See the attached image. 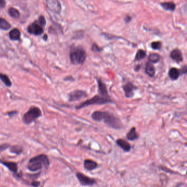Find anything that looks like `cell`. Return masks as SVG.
I'll list each match as a JSON object with an SVG mask.
<instances>
[{"label":"cell","mask_w":187,"mask_h":187,"mask_svg":"<svg viewBox=\"0 0 187 187\" xmlns=\"http://www.w3.org/2000/svg\"><path fill=\"white\" fill-rule=\"evenodd\" d=\"M5 3H6V2H5V0H0V6L2 8H3L5 6V5H6Z\"/></svg>","instance_id":"34"},{"label":"cell","mask_w":187,"mask_h":187,"mask_svg":"<svg viewBox=\"0 0 187 187\" xmlns=\"http://www.w3.org/2000/svg\"><path fill=\"white\" fill-rule=\"evenodd\" d=\"M48 9L54 13L59 14L61 12V5L58 0H47Z\"/></svg>","instance_id":"7"},{"label":"cell","mask_w":187,"mask_h":187,"mask_svg":"<svg viewBox=\"0 0 187 187\" xmlns=\"http://www.w3.org/2000/svg\"><path fill=\"white\" fill-rule=\"evenodd\" d=\"M43 39L44 40H47V36L46 34H45L44 36H43Z\"/></svg>","instance_id":"37"},{"label":"cell","mask_w":187,"mask_h":187,"mask_svg":"<svg viewBox=\"0 0 187 187\" xmlns=\"http://www.w3.org/2000/svg\"><path fill=\"white\" fill-rule=\"evenodd\" d=\"M148 60L151 63H157L160 60V56L159 54H150L148 56Z\"/></svg>","instance_id":"22"},{"label":"cell","mask_w":187,"mask_h":187,"mask_svg":"<svg viewBox=\"0 0 187 187\" xmlns=\"http://www.w3.org/2000/svg\"><path fill=\"white\" fill-rule=\"evenodd\" d=\"M9 14H10V15L13 18H19L20 16V14L19 11L14 8H11L9 9Z\"/></svg>","instance_id":"27"},{"label":"cell","mask_w":187,"mask_h":187,"mask_svg":"<svg viewBox=\"0 0 187 187\" xmlns=\"http://www.w3.org/2000/svg\"><path fill=\"white\" fill-rule=\"evenodd\" d=\"M0 80H2L7 87H11L12 86V82L6 74H0Z\"/></svg>","instance_id":"24"},{"label":"cell","mask_w":187,"mask_h":187,"mask_svg":"<svg viewBox=\"0 0 187 187\" xmlns=\"http://www.w3.org/2000/svg\"><path fill=\"white\" fill-rule=\"evenodd\" d=\"M97 82H98V93H100V95L106 98H110L106 84L100 79L98 80Z\"/></svg>","instance_id":"10"},{"label":"cell","mask_w":187,"mask_h":187,"mask_svg":"<svg viewBox=\"0 0 187 187\" xmlns=\"http://www.w3.org/2000/svg\"><path fill=\"white\" fill-rule=\"evenodd\" d=\"M84 167L85 169L88 171H92L96 169L98 166V164L97 162L91 159H86L84 161L83 163Z\"/></svg>","instance_id":"15"},{"label":"cell","mask_w":187,"mask_h":187,"mask_svg":"<svg viewBox=\"0 0 187 187\" xmlns=\"http://www.w3.org/2000/svg\"><path fill=\"white\" fill-rule=\"evenodd\" d=\"M39 23L41 26L43 27L46 25V19L43 16H41L39 18Z\"/></svg>","instance_id":"30"},{"label":"cell","mask_w":187,"mask_h":187,"mask_svg":"<svg viewBox=\"0 0 187 187\" xmlns=\"http://www.w3.org/2000/svg\"><path fill=\"white\" fill-rule=\"evenodd\" d=\"M116 144L125 152H128L131 150V145L126 141L124 140L123 139H118V140H116Z\"/></svg>","instance_id":"16"},{"label":"cell","mask_w":187,"mask_h":187,"mask_svg":"<svg viewBox=\"0 0 187 187\" xmlns=\"http://www.w3.org/2000/svg\"><path fill=\"white\" fill-rule=\"evenodd\" d=\"M140 65H137L136 66V67H135V68H134V70H135V71H138L140 70Z\"/></svg>","instance_id":"35"},{"label":"cell","mask_w":187,"mask_h":187,"mask_svg":"<svg viewBox=\"0 0 187 187\" xmlns=\"http://www.w3.org/2000/svg\"><path fill=\"white\" fill-rule=\"evenodd\" d=\"M76 176L82 186H92L96 183V181L94 178H90L82 173L77 172Z\"/></svg>","instance_id":"5"},{"label":"cell","mask_w":187,"mask_h":187,"mask_svg":"<svg viewBox=\"0 0 187 187\" xmlns=\"http://www.w3.org/2000/svg\"><path fill=\"white\" fill-rule=\"evenodd\" d=\"M180 70L175 67L171 68L168 72V76L172 80H178L180 77Z\"/></svg>","instance_id":"17"},{"label":"cell","mask_w":187,"mask_h":187,"mask_svg":"<svg viewBox=\"0 0 187 187\" xmlns=\"http://www.w3.org/2000/svg\"><path fill=\"white\" fill-rule=\"evenodd\" d=\"M146 56H147V54L146 53V52L143 49H139L136 53L134 60L140 61L144 59Z\"/></svg>","instance_id":"23"},{"label":"cell","mask_w":187,"mask_h":187,"mask_svg":"<svg viewBox=\"0 0 187 187\" xmlns=\"http://www.w3.org/2000/svg\"><path fill=\"white\" fill-rule=\"evenodd\" d=\"M10 152L12 153L15 154H20L23 152V148L22 147L19 146H13L11 147Z\"/></svg>","instance_id":"26"},{"label":"cell","mask_w":187,"mask_h":187,"mask_svg":"<svg viewBox=\"0 0 187 187\" xmlns=\"http://www.w3.org/2000/svg\"><path fill=\"white\" fill-rule=\"evenodd\" d=\"M152 48L155 50H159L161 48L162 43L160 41H155L152 43L151 44Z\"/></svg>","instance_id":"28"},{"label":"cell","mask_w":187,"mask_h":187,"mask_svg":"<svg viewBox=\"0 0 187 187\" xmlns=\"http://www.w3.org/2000/svg\"><path fill=\"white\" fill-rule=\"evenodd\" d=\"M42 164L40 162L38 161L33 160L31 159H30L29 164L27 165V168L32 172L37 171L38 170H40L41 168L42 167Z\"/></svg>","instance_id":"11"},{"label":"cell","mask_w":187,"mask_h":187,"mask_svg":"<svg viewBox=\"0 0 187 187\" xmlns=\"http://www.w3.org/2000/svg\"><path fill=\"white\" fill-rule=\"evenodd\" d=\"M92 50L94 52H100L102 50V49L100 48V47H99L97 44H96V43H94L92 44Z\"/></svg>","instance_id":"29"},{"label":"cell","mask_w":187,"mask_h":187,"mask_svg":"<svg viewBox=\"0 0 187 187\" xmlns=\"http://www.w3.org/2000/svg\"><path fill=\"white\" fill-rule=\"evenodd\" d=\"M180 74H186L187 73V66L185 65L184 66L182 67V69L180 70Z\"/></svg>","instance_id":"32"},{"label":"cell","mask_w":187,"mask_h":187,"mask_svg":"<svg viewBox=\"0 0 187 187\" xmlns=\"http://www.w3.org/2000/svg\"><path fill=\"white\" fill-rule=\"evenodd\" d=\"M170 57L172 60L178 63L181 62L183 60L182 52L178 49H174L170 54Z\"/></svg>","instance_id":"12"},{"label":"cell","mask_w":187,"mask_h":187,"mask_svg":"<svg viewBox=\"0 0 187 187\" xmlns=\"http://www.w3.org/2000/svg\"><path fill=\"white\" fill-rule=\"evenodd\" d=\"M41 111L39 108L31 107L27 113L24 114L23 117V121L26 124H30L41 117Z\"/></svg>","instance_id":"4"},{"label":"cell","mask_w":187,"mask_h":187,"mask_svg":"<svg viewBox=\"0 0 187 187\" xmlns=\"http://www.w3.org/2000/svg\"><path fill=\"white\" fill-rule=\"evenodd\" d=\"M9 37L12 40H17L20 39V31L17 29H14L9 32Z\"/></svg>","instance_id":"20"},{"label":"cell","mask_w":187,"mask_h":187,"mask_svg":"<svg viewBox=\"0 0 187 187\" xmlns=\"http://www.w3.org/2000/svg\"><path fill=\"white\" fill-rule=\"evenodd\" d=\"M139 136L138 134L136 132V127H133L127 134L126 135V137H127V140L129 141L136 140L138 138Z\"/></svg>","instance_id":"19"},{"label":"cell","mask_w":187,"mask_h":187,"mask_svg":"<svg viewBox=\"0 0 187 187\" xmlns=\"http://www.w3.org/2000/svg\"><path fill=\"white\" fill-rule=\"evenodd\" d=\"M0 163L5 165L7 167L10 171L13 172L14 173H16L18 170V166L17 164L12 162V161H8L0 160Z\"/></svg>","instance_id":"14"},{"label":"cell","mask_w":187,"mask_h":187,"mask_svg":"<svg viewBox=\"0 0 187 187\" xmlns=\"http://www.w3.org/2000/svg\"><path fill=\"white\" fill-rule=\"evenodd\" d=\"M87 96L88 95L86 92L81 90H76L69 94V100L70 102L76 101L83 98L87 97Z\"/></svg>","instance_id":"6"},{"label":"cell","mask_w":187,"mask_h":187,"mask_svg":"<svg viewBox=\"0 0 187 187\" xmlns=\"http://www.w3.org/2000/svg\"><path fill=\"white\" fill-rule=\"evenodd\" d=\"M123 90L125 92V96L127 98H131L134 96V90H136L137 87L131 82H128L123 87Z\"/></svg>","instance_id":"8"},{"label":"cell","mask_w":187,"mask_h":187,"mask_svg":"<svg viewBox=\"0 0 187 187\" xmlns=\"http://www.w3.org/2000/svg\"><path fill=\"white\" fill-rule=\"evenodd\" d=\"M9 147V145L8 144H3L0 146V151H3L5 149H7L8 147Z\"/></svg>","instance_id":"31"},{"label":"cell","mask_w":187,"mask_h":187,"mask_svg":"<svg viewBox=\"0 0 187 187\" xmlns=\"http://www.w3.org/2000/svg\"><path fill=\"white\" fill-rule=\"evenodd\" d=\"M91 117L95 121H103L109 127L115 129H121L123 127L120 120L112 113L108 111H95L92 114Z\"/></svg>","instance_id":"1"},{"label":"cell","mask_w":187,"mask_h":187,"mask_svg":"<svg viewBox=\"0 0 187 187\" xmlns=\"http://www.w3.org/2000/svg\"><path fill=\"white\" fill-rule=\"evenodd\" d=\"M112 102L113 101L110 99V98H106L101 96L100 95H95L91 99L87 100L80 103L79 105L76 106L75 108L77 109H80L90 105H103L108 103H112Z\"/></svg>","instance_id":"3"},{"label":"cell","mask_w":187,"mask_h":187,"mask_svg":"<svg viewBox=\"0 0 187 187\" xmlns=\"http://www.w3.org/2000/svg\"><path fill=\"white\" fill-rule=\"evenodd\" d=\"M40 184V183L37 181H33L31 183V185L33 187H39Z\"/></svg>","instance_id":"33"},{"label":"cell","mask_w":187,"mask_h":187,"mask_svg":"<svg viewBox=\"0 0 187 187\" xmlns=\"http://www.w3.org/2000/svg\"><path fill=\"white\" fill-rule=\"evenodd\" d=\"M86 59V53L81 47H73L70 52V59L73 65L83 64Z\"/></svg>","instance_id":"2"},{"label":"cell","mask_w":187,"mask_h":187,"mask_svg":"<svg viewBox=\"0 0 187 187\" xmlns=\"http://www.w3.org/2000/svg\"><path fill=\"white\" fill-rule=\"evenodd\" d=\"M145 72L149 77H154L155 74V69L152 63L150 62H148L146 63V67H145Z\"/></svg>","instance_id":"18"},{"label":"cell","mask_w":187,"mask_h":187,"mask_svg":"<svg viewBox=\"0 0 187 187\" xmlns=\"http://www.w3.org/2000/svg\"><path fill=\"white\" fill-rule=\"evenodd\" d=\"M130 20H131V18H130V17H126L125 18V22L128 23V22H129Z\"/></svg>","instance_id":"36"},{"label":"cell","mask_w":187,"mask_h":187,"mask_svg":"<svg viewBox=\"0 0 187 187\" xmlns=\"http://www.w3.org/2000/svg\"><path fill=\"white\" fill-rule=\"evenodd\" d=\"M31 159L40 162L41 163L46 167H48L49 166V159H48L47 155H46L45 154L39 155L36 156H35L33 158H31Z\"/></svg>","instance_id":"13"},{"label":"cell","mask_w":187,"mask_h":187,"mask_svg":"<svg viewBox=\"0 0 187 187\" xmlns=\"http://www.w3.org/2000/svg\"><path fill=\"white\" fill-rule=\"evenodd\" d=\"M161 6L163 7V8L167 11H174L176 8V5L172 2H164L161 3Z\"/></svg>","instance_id":"21"},{"label":"cell","mask_w":187,"mask_h":187,"mask_svg":"<svg viewBox=\"0 0 187 187\" xmlns=\"http://www.w3.org/2000/svg\"><path fill=\"white\" fill-rule=\"evenodd\" d=\"M27 31L30 34L37 36L43 32V29L39 24L37 22H35L29 26L27 28Z\"/></svg>","instance_id":"9"},{"label":"cell","mask_w":187,"mask_h":187,"mask_svg":"<svg viewBox=\"0 0 187 187\" xmlns=\"http://www.w3.org/2000/svg\"><path fill=\"white\" fill-rule=\"evenodd\" d=\"M11 24L8 23L7 20L0 18V29L4 30H7L11 28Z\"/></svg>","instance_id":"25"}]
</instances>
